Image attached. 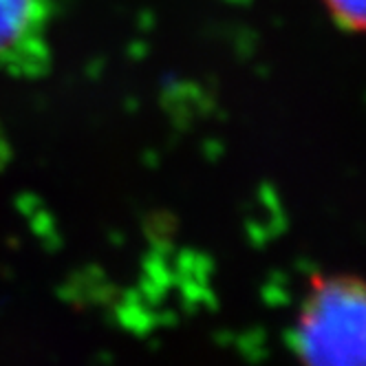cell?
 <instances>
[{
    "mask_svg": "<svg viewBox=\"0 0 366 366\" xmlns=\"http://www.w3.org/2000/svg\"><path fill=\"white\" fill-rule=\"evenodd\" d=\"M292 349L311 366H366V280L345 274L313 285L294 322Z\"/></svg>",
    "mask_w": 366,
    "mask_h": 366,
    "instance_id": "6da1fadb",
    "label": "cell"
},
{
    "mask_svg": "<svg viewBox=\"0 0 366 366\" xmlns=\"http://www.w3.org/2000/svg\"><path fill=\"white\" fill-rule=\"evenodd\" d=\"M40 14V0H0V60L27 44Z\"/></svg>",
    "mask_w": 366,
    "mask_h": 366,
    "instance_id": "7a4b0ae2",
    "label": "cell"
},
{
    "mask_svg": "<svg viewBox=\"0 0 366 366\" xmlns=\"http://www.w3.org/2000/svg\"><path fill=\"white\" fill-rule=\"evenodd\" d=\"M322 3L342 29L366 34V0H322Z\"/></svg>",
    "mask_w": 366,
    "mask_h": 366,
    "instance_id": "3957f363",
    "label": "cell"
}]
</instances>
